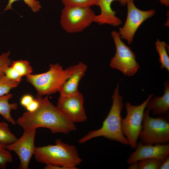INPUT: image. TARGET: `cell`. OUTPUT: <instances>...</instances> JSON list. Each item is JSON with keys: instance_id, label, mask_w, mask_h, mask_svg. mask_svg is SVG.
<instances>
[{"instance_id": "ac0fdd59", "label": "cell", "mask_w": 169, "mask_h": 169, "mask_svg": "<svg viewBox=\"0 0 169 169\" xmlns=\"http://www.w3.org/2000/svg\"><path fill=\"white\" fill-rule=\"evenodd\" d=\"M17 139L10 131L8 124L0 121V143L7 145L13 143Z\"/></svg>"}, {"instance_id": "d6986e66", "label": "cell", "mask_w": 169, "mask_h": 169, "mask_svg": "<svg viewBox=\"0 0 169 169\" xmlns=\"http://www.w3.org/2000/svg\"><path fill=\"white\" fill-rule=\"evenodd\" d=\"M11 66L22 77L31 74L33 72L30 63L27 60H19L13 61Z\"/></svg>"}, {"instance_id": "e0dca14e", "label": "cell", "mask_w": 169, "mask_h": 169, "mask_svg": "<svg viewBox=\"0 0 169 169\" xmlns=\"http://www.w3.org/2000/svg\"><path fill=\"white\" fill-rule=\"evenodd\" d=\"M156 48L159 56V61L161 64V68H165L169 72V57L166 49L168 46L164 41L157 39L155 43Z\"/></svg>"}, {"instance_id": "7a4b0ae2", "label": "cell", "mask_w": 169, "mask_h": 169, "mask_svg": "<svg viewBox=\"0 0 169 169\" xmlns=\"http://www.w3.org/2000/svg\"><path fill=\"white\" fill-rule=\"evenodd\" d=\"M112 105L108 114L99 129L90 131L78 141L83 144L95 138L103 137L107 139L128 145V141L123 134L121 127V112L123 107V97L119 92L117 84L112 96Z\"/></svg>"}, {"instance_id": "1f68e13d", "label": "cell", "mask_w": 169, "mask_h": 169, "mask_svg": "<svg viewBox=\"0 0 169 169\" xmlns=\"http://www.w3.org/2000/svg\"><path fill=\"white\" fill-rule=\"evenodd\" d=\"M130 0H120L119 3L122 6L126 5L127 3Z\"/></svg>"}, {"instance_id": "9a60e30c", "label": "cell", "mask_w": 169, "mask_h": 169, "mask_svg": "<svg viewBox=\"0 0 169 169\" xmlns=\"http://www.w3.org/2000/svg\"><path fill=\"white\" fill-rule=\"evenodd\" d=\"M164 94L161 97L156 96L151 99L147 103L146 109L152 111L154 115H167L169 111V83L166 81L164 83Z\"/></svg>"}, {"instance_id": "9c48e42d", "label": "cell", "mask_w": 169, "mask_h": 169, "mask_svg": "<svg viewBox=\"0 0 169 169\" xmlns=\"http://www.w3.org/2000/svg\"><path fill=\"white\" fill-rule=\"evenodd\" d=\"M126 5V20L123 26L119 28L118 32L121 39L125 40L129 44H131L139 27L146 20L153 16L156 10L154 9L146 11L140 10L135 5L134 0H130Z\"/></svg>"}, {"instance_id": "5bb4252c", "label": "cell", "mask_w": 169, "mask_h": 169, "mask_svg": "<svg viewBox=\"0 0 169 169\" xmlns=\"http://www.w3.org/2000/svg\"><path fill=\"white\" fill-rule=\"evenodd\" d=\"M79 66L76 71L63 84L59 92L61 96H70L78 93V85L87 69V66L79 62Z\"/></svg>"}, {"instance_id": "4316f807", "label": "cell", "mask_w": 169, "mask_h": 169, "mask_svg": "<svg viewBox=\"0 0 169 169\" xmlns=\"http://www.w3.org/2000/svg\"><path fill=\"white\" fill-rule=\"evenodd\" d=\"M34 99L31 95H24L21 99V104L23 106L26 108L31 102Z\"/></svg>"}, {"instance_id": "7402d4cb", "label": "cell", "mask_w": 169, "mask_h": 169, "mask_svg": "<svg viewBox=\"0 0 169 169\" xmlns=\"http://www.w3.org/2000/svg\"><path fill=\"white\" fill-rule=\"evenodd\" d=\"M64 6L90 7L97 5L98 0H61Z\"/></svg>"}, {"instance_id": "d4e9b609", "label": "cell", "mask_w": 169, "mask_h": 169, "mask_svg": "<svg viewBox=\"0 0 169 169\" xmlns=\"http://www.w3.org/2000/svg\"><path fill=\"white\" fill-rule=\"evenodd\" d=\"M10 52L2 53L0 55V77L4 75V70L7 67L10 66L12 62L9 58Z\"/></svg>"}, {"instance_id": "7c38bea8", "label": "cell", "mask_w": 169, "mask_h": 169, "mask_svg": "<svg viewBox=\"0 0 169 169\" xmlns=\"http://www.w3.org/2000/svg\"><path fill=\"white\" fill-rule=\"evenodd\" d=\"M146 145L137 141L136 150L129 155L127 161L129 165L148 158L162 159L169 155V144Z\"/></svg>"}, {"instance_id": "ffe728a7", "label": "cell", "mask_w": 169, "mask_h": 169, "mask_svg": "<svg viewBox=\"0 0 169 169\" xmlns=\"http://www.w3.org/2000/svg\"><path fill=\"white\" fill-rule=\"evenodd\" d=\"M166 158L162 159L148 158L139 161L137 162L138 168L159 169L161 165Z\"/></svg>"}, {"instance_id": "277c9868", "label": "cell", "mask_w": 169, "mask_h": 169, "mask_svg": "<svg viewBox=\"0 0 169 169\" xmlns=\"http://www.w3.org/2000/svg\"><path fill=\"white\" fill-rule=\"evenodd\" d=\"M79 66V63L64 69L59 64H51L48 71L28 75L26 76V80L35 88L38 94L42 96L51 95L59 92Z\"/></svg>"}, {"instance_id": "5b68a950", "label": "cell", "mask_w": 169, "mask_h": 169, "mask_svg": "<svg viewBox=\"0 0 169 169\" xmlns=\"http://www.w3.org/2000/svg\"><path fill=\"white\" fill-rule=\"evenodd\" d=\"M150 111H144L142 128L139 138L143 144H166L169 142V116L167 115L155 118L150 115Z\"/></svg>"}, {"instance_id": "ba28073f", "label": "cell", "mask_w": 169, "mask_h": 169, "mask_svg": "<svg viewBox=\"0 0 169 169\" xmlns=\"http://www.w3.org/2000/svg\"><path fill=\"white\" fill-rule=\"evenodd\" d=\"M111 35L115 47L116 52L110 62L111 67L120 71L125 75H134L140 67L135 54L122 40L118 32L112 31Z\"/></svg>"}, {"instance_id": "f1b7e54d", "label": "cell", "mask_w": 169, "mask_h": 169, "mask_svg": "<svg viewBox=\"0 0 169 169\" xmlns=\"http://www.w3.org/2000/svg\"><path fill=\"white\" fill-rule=\"evenodd\" d=\"M169 169V155L166 158L159 168V169Z\"/></svg>"}, {"instance_id": "f546056e", "label": "cell", "mask_w": 169, "mask_h": 169, "mask_svg": "<svg viewBox=\"0 0 169 169\" xmlns=\"http://www.w3.org/2000/svg\"><path fill=\"white\" fill-rule=\"evenodd\" d=\"M160 3L163 5L168 7L169 6V0H157Z\"/></svg>"}, {"instance_id": "8992f818", "label": "cell", "mask_w": 169, "mask_h": 169, "mask_svg": "<svg viewBox=\"0 0 169 169\" xmlns=\"http://www.w3.org/2000/svg\"><path fill=\"white\" fill-rule=\"evenodd\" d=\"M154 95H149L141 104L132 105L130 102L125 104L126 115L122 118L121 127L123 133L127 139L128 145L132 149L136 148L139 134L142 128L143 115L146 105Z\"/></svg>"}, {"instance_id": "4fadbf2b", "label": "cell", "mask_w": 169, "mask_h": 169, "mask_svg": "<svg viewBox=\"0 0 169 169\" xmlns=\"http://www.w3.org/2000/svg\"><path fill=\"white\" fill-rule=\"evenodd\" d=\"M120 0H98L97 6H99L100 13L96 15L94 22L100 24H108L114 27L119 26L122 23L120 18L116 16V12L111 7L114 1L120 2Z\"/></svg>"}, {"instance_id": "2e32d148", "label": "cell", "mask_w": 169, "mask_h": 169, "mask_svg": "<svg viewBox=\"0 0 169 169\" xmlns=\"http://www.w3.org/2000/svg\"><path fill=\"white\" fill-rule=\"evenodd\" d=\"M12 97V94L9 93L0 96V115L8 122L15 125L16 122L11 116V112L17 109L18 105L16 103H9V100Z\"/></svg>"}, {"instance_id": "6da1fadb", "label": "cell", "mask_w": 169, "mask_h": 169, "mask_svg": "<svg viewBox=\"0 0 169 169\" xmlns=\"http://www.w3.org/2000/svg\"><path fill=\"white\" fill-rule=\"evenodd\" d=\"M38 108L33 112L24 113L16 122L23 130L46 128L53 134H67L76 130L75 123L69 120L49 100L37 94Z\"/></svg>"}, {"instance_id": "4dcf8cb0", "label": "cell", "mask_w": 169, "mask_h": 169, "mask_svg": "<svg viewBox=\"0 0 169 169\" xmlns=\"http://www.w3.org/2000/svg\"><path fill=\"white\" fill-rule=\"evenodd\" d=\"M127 168L128 169H138L137 162L130 164Z\"/></svg>"}, {"instance_id": "83f0119b", "label": "cell", "mask_w": 169, "mask_h": 169, "mask_svg": "<svg viewBox=\"0 0 169 169\" xmlns=\"http://www.w3.org/2000/svg\"><path fill=\"white\" fill-rule=\"evenodd\" d=\"M39 105V101L35 98L26 108L28 111L33 112L38 108Z\"/></svg>"}, {"instance_id": "8fae6325", "label": "cell", "mask_w": 169, "mask_h": 169, "mask_svg": "<svg viewBox=\"0 0 169 169\" xmlns=\"http://www.w3.org/2000/svg\"><path fill=\"white\" fill-rule=\"evenodd\" d=\"M83 95L79 92L70 96L60 95L56 107L71 121L81 123L87 119Z\"/></svg>"}, {"instance_id": "3957f363", "label": "cell", "mask_w": 169, "mask_h": 169, "mask_svg": "<svg viewBox=\"0 0 169 169\" xmlns=\"http://www.w3.org/2000/svg\"><path fill=\"white\" fill-rule=\"evenodd\" d=\"M35 160L46 165L59 166L68 169H77L82 161L76 147L58 139L53 145L36 147Z\"/></svg>"}, {"instance_id": "30bf717a", "label": "cell", "mask_w": 169, "mask_h": 169, "mask_svg": "<svg viewBox=\"0 0 169 169\" xmlns=\"http://www.w3.org/2000/svg\"><path fill=\"white\" fill-rule=\"evenodd\" d=\"M36 129L23 130L22 136L13 143L6 145L9 151L15 152L20 162L19 168L28 169L30 160L36 148L34 139Z\"/></svg>"}, {"instance_id": "603a6c76", "label": "cell", "mask_w": 169, "mask_h": 169, "mask_svg": "<svg viewBox=\"0 0 169 169\" xmlns=\"http://www.w3.org/2000/svg\"><path fill=\"white\" fill-rule=\"evenodd\" d=\"M13 159L12 155L6 145L0 143V168L5 169L7 164L12 162Z\"/></svg>"}, {"instance_id": "44dd1931", "label": "cell", "mask_w": 169, "mask_h": 169, "mask_svg": "<svg viewBox=\"0 0 169 169\" xmlns=\"http://www.w3.org/2000/svg\"><path fill=\"white\" fill-rule=\"evenodd\" d=\"M19 84L10 79L5 75L0 77V96L9 93L11 90L17 87Z\"/></svg>"}, {"instance_id": "cb8c5ba5", "label": "cell", "mask_w": 169, "mask_h": 169, "mask_svg": "<svg viewBox=\"0 0 169 169\" xmlns=\"http://www.w3.org/2000/svg\"><path fill=\"white\" fill-rule=\"evenodd\" d=\"M19 0H8V3L6 6L4 10L6 11L12 9V5L15 1ZM25 3L34 13H36L39 11L42 7L39 2L36 0H23Z\"/></svg>"}, {"instance_id": "484cf974", "label": "cell", "mask_w": 169, "mask_h": 169, "mask_svg": "<svg viewBox=\"0 0 169 169\" xmlns=\"http://www.w3.org/2000/svg\"><path fill=\"white\" fill-rule=\"evenodd\" d=\"M4 75L10 79L19 83L22 76L11 65L6 67L4 70Z\"/></svg>"}, {"instance_id": "52a82bcc", "label": "cell", "mask_w": 169, "mask_h": 169, "mask_svg": "<svg viewBox=\"0 0 169 169\" xmlns=\"http://www.w3.org/2000/svg\"><path fill=\"white\" fill-rule=\"evenodd\" d=\"M96 15L90 7L64 6L61 12L60 23L67 33L80 32L94 22Z\"/></svg>"}]
</instances>
